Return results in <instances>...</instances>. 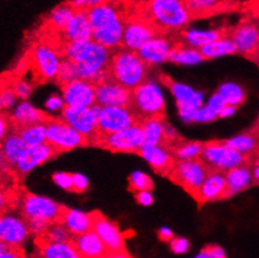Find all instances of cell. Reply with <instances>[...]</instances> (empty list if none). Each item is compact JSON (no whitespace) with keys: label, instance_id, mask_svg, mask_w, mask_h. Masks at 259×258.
Here are the masks:
<instances>
[{"label":"cell","instance_id":"cell-45","mask_svg":"<svg viewBox=\"0 0 259 258\" xmlns=\"http://www.w3.org/2000/svg\"><path fill=\"white\" fill-rule=\"evenodd\" d=\"M154 189V183L153 180L148 175L143 172H133L128 177V191L141 192V191H150Z\"/></svg>","mask_w":259,"mask_h":258},{"label":"cell","instance_id":"cell-16","mask_svg":"<svg viewBox=\"0 0 259 258\" xmlns=\"http://www.w3.org/2000/svg\"><path fill=\"white\" fill-rule=\"evenodd\" d=\"M159 80L171 92L177 101V107H178L179 114L182 119L186 122H190V117L197 110L198 108L202 107L203 103V94L194 92L192 88L186 84L177 83L169 75L159 74Z\"/></svg>","mask_w":259,"mask_h":258},{"label":"cell","instance_id":"cell-46","mask_svg":"<svg viewBox=\"0 0 259 258\" xmlns=\"http://www.w3.org/2000/svg\"><path fill=\"white\" fill-rule=\"evenodd\" d=\"M13 74V89H14L15 94H17L18 99H22V101H26V99L30 97L31 92L35 88L33 83L30 80H28L26 78L19 77V75Z\"/></svg>","mask_w":259,"mask_h":258},{"label":"cell","instance_id":"cell-59","mask_svg":"<svg viewBox=\"0 0 259 258\" xmlns=\"http://www.w3.org/2000/svg\"><path fill=\"white\" fill-rule=\"evenodd\" d=\"M226 105V102H224V99L222 98L221 96H219L218 93L214 94L212 98L209 99V102H208V108H210V109L213 110V112H215L217 114H219V112L222 110V108Z\"/></svg>","mask_w":259,"mask_h":258},{"label":"cell","instance_id":"cell-4","mask_svg":"<svg viewBox=\"0 0 259 258\" xmlns=\"http://www.w3.org/2000/svg\"><path fill=\"white\" fill-rule=\"evenodd\" d=\"M149 65L142 59L138 52L124 47L114 48L108 64V75L125 88L133 89L144 83Z\"/></svg>","mask_w":259,"mask_h":258},{"label":"cell","instance_id":"cell-53","mask_svg":"<svg viewBox=\"0 0 259 258\" xmlns=\"http://www.w3.org/2000/svg\"><path fill=\"white\" fill-rule=\"evenodd\" d=\"M12 131V122H10V115L7 112H0V144L3 143L8 134Z\"/></svg>","mask_w":259,"mask_h":258},{"label":"cell","instance_id":"cell-35","mask_svg":"<svg viewBox=\"0 0 259 258\" xmlns=\"http://www.w3.org/2000/svg\"><path fill=\"white\" fill-rule=\"evenodd\" d=\"M177 34V33H176ZM178 38V35H177ZM169 62L177 63V64H197V63L205 60L203 54L200 53L199 48H193L188 47L178 38L176 46L173 47L168 55Z\"/></svg>","mask_w":259,"mask_h":258},{"label":"cell","instance_id":"cell-63","mask_svg":"<svg viewBox=\"0 0 259 258\" xmlns=\"http://www.w3.org/2000/svg\"><path fill=\"white\" fill-rule=\"evenodd\" d=\"M254 62H255V63H257V64L259 65V55H258V57H257V58H255V59H254Z\"/></svg>","mask_w":259,"mask_h":258},{"label":"cell","instance_id":"cell-47","mask_svg":"<svg viewBox=\"0 0 259 258\" xmlns=\"http://www.w3.org/2000/svg\"><path fill=\"white\" fill-rule=\"evenodd\" d=\"M20 180L15 175V170L8 164L7 159H5L4 153H3V149L0 147V183H17Z\"/></svg>","mask_w":259,"mask_h":258},{"label":"cell","instance_id":"cell-12","mask_svg":"<svg viewBox=\"0 0 259 258\" xmlns=\"http://www.w3.org/2000/svg\"><path fill=\"white\" fill-rule=\"evenodd\" d=\"M20 214L23 218H43L52 223L63 225L67 207L57 203L47 197L36 196L25 189L19 204Z\"/></svg>","mask_w":259,"mask_h":258},{"label":"cell","instance_id":"cell-64","mask_svg":"<svg viewBox=\"0 0 259 258\" xmlns=\"http://www.w3.org/2000/svg\"><path fill=\"white\" fill-rule=\"evenodd\" d=\"M254 127H257V128H259V118H258L257 123H255V124H254Z\"/></svg>","mask_w":259,"mask_h":258},{"label":"cell","instance_id":"cell-18","mask_svg":"<svg viewBox=\"0 0 259 258\" xmlns=\"http://www.w3.org/2000/svg\"><path fill=\"white\" fill-rule=\"evenodd\" d=\"M95 102L100 107L104 105H119V107H128L131 102L132 89L120 85L117 81L105 75L98 81H95Z\"/></svg>","mask_w":259,"mask_h":258},{"label":"cell","instance_id":"cell-6","mask_svg":"<svg viewBox=\"0 0 259 258\" xmlns=\"http://www.w3.org/2000/svg\"><path fill=\"white\" fill-rule=\"evenodd\" d=\"M128 108L138 124L149 119H165L164 98L159 87L154 83H142L132 89Z\"/></svg>","mask_w":259,"mask_h":258},{"label":"cell","instance_id":"cell-25","mask_svg":"<svg viewBox=\"0 0 259 258\" xmlns=\"http://www.w3.org/2000/svg\"><path fill=\"white\" fill-rule=\"evenodd\" d=\"M54 119V115L48 114L40 109H36L29 102L23 101L15 107V110L13 114H10V122H12V129H19L28 125L39 124H48L49 122Z\"/></svg>","mask_w":259,"mask_h":258},{"label":"cell","instance_id":"cell-7","mask_svg":"<svg viewBox=\"0 0 259 258\" xmlns=\"http://www.w3.org/2000/svg\"><path fill=\"white\" fill-rule=\"evenodd\" d=\"M142 0L137 4L136 10L126 18L124 26L121 47L131 51H138L148 40L157 36L168 35V31L155 24L142 10Z\"/></svg>","mask_w":259,"mask_h":258},{"label":"cell","instance_id":"cell-29","mask_svg":"<svg viewBox=\"0 0 259 258\" xmlns=\"http://www.w3.org/2000/svg\"><path fill=\"white\" fill-rule=\"evenodd\" d=\"M74 13H75V9L71 7L69 0H68V2L57 5L54 9H52L47 15H44L43 22L39 25L49 29V30L59 31V33L64 34L65 28H67L68 23L70 22Z\"/></svg>","mask_w":259,"mask_h":258},{"label":"cell","instance_id":"cell-58","mask_svg":"<svg viewBox=\"0 0 259 258\" xmlns=\"http://www.w3.org/2000/svg\"><path fill=\"white\" fill-rule=\"evenodd\" d=\"M134 197H136L137 202H138L139 204H142V206H150V204L153 203V201H154L150 191L136 192V193H134Z\"/></svg>","mask_w":259,"mask_h":258},{"label":"cell","instance_id":"cell-39","mask_svg":"<svg viewBox=\"0 0 259 258\" xmlns=\"http://www.w3.org/2000/svg\"><path fill=\"white\" fill-rule=\"evenodd\" d=\"M199 51L205 58V60L213 59V58L221 57V55H231L238 53L237 47L234 46V43L228 36H224V38L217 39L212 43L205 44V46L200 47Z\"/></svg>","mask_w":259,"mask_h":258},{"label":"cell","instance_id":"cell-26","mask_svg":"<svg viewBox=\"0 0 259 258\" xmlns=\"http://www.w3.org/2000/svg\"><path fill=\"white\" fill-rule=\"evenodd\" d=\"M70 243L80 257L85 258H100L109 257V251L103 243L100 237L93 230L88 232L79 234V236H71Z\"/></svg>","mask_w":259,"mask_h":258},{"label":"cell","instance_id":"cell-11","mask_svg":"<svg viewBox=\"0 0 259 258\" xmlns=\"http://www.w3.org/2000/svg\"><path fill=\"white\" fill-rule=\"evenodd\" d=\"M47 142L60 153L73 151L79 147H91L87 136L71 127L62 117H54L47 124Z\"/></svg>","mask_w":259,"mask_h":258},{"label":"cell","instance_id":"cell-9","mask_svg":"<svg viewBox=\"0 0 259 258\" xmlns=\"http://www.w3.org/2000/svg\"><path fill=\"white\" fill-rule=\"evenodd\" d=\"M210 172L212 169L203 162L200 157L177 159L176 164L166 178L177 186H181L187 193L193 197Z\"/></svg>","mask_w":259,"mask_h":258},{"label":"cell","instance_id":"cell-1","mask_svg":"<svg viewBox=\"0 0 259 258\" xmlns=\"http://www.w3.org/2000/svg\"><path fill=\"white\" fill-rule=\"evenodd\" d=\"M141 0H104L88 12L92 40L108 47H121L126 18L134 12Z\"/></svg>","mask_w":259,"mask_h":258},{"label":"cell","instance_id":"cell-2","mask_svg":"<svg viewBox=\"0 0 259 258\" xmlns=\"http://www.w3.org/2000/svg\"><path fill=\"white\" fill-rule=\"evenodd\" d=\"M114 48H108L94 40L71 41L64 57L74 63L78 78L95 83L108 74V64Z\"/></svg>","mask_w":259,"mask_h":258},{"label":"cell","instance_id":"cell-28","mask_svg":"<svg viewBox=\"0 0 259 258\" xmlns=\"http://www.w3.org/2000/svg\"><path fill=\"white\" fill-rule=\"evenodd\" d=\"M229 26H222V28L213 29V30H177V35L183 41L186 46L193 48H200L208 43L217 40V39L228 36Z\"/></svg>","mask_w":259,"mask_h":258},{"label":"cell","instance_id":"cell-42","mask_svg":"<svg viewBox=\"0 0 259 258\" xmlns=\"http://www.w3.org/2000/svg\"><path fill=\"white\" fill-rule=\"evenodd\" d=\"M217 93L224 99L226 104L238 105L243 104L245 101V92L240 85L236 83H224L219 87Z\"/></svg>","mask_w":259,"mask_h":258},{"label":"cell","instance_id":"cell-54","mask_svg":"<svg viewBox=\"0 0 259 258\" xmlns=\"http://www.w3.org/2000/svg\"><path fill=\"white\" fill-rule=\"evenodd\" d=\"M169 244H170L171 252L177 254L186 253L189 249V242L186 238H182V237H173Z\"/></svg>","mask_w":259,"mask_h":258},{"label":"cell","instance_id":"cell-49","mask_svg":"<svg viewBox=\"0 0 259 258\" xmlns=\"http://www.w3.org/2000/svg\"><path fill=\"white\" fill-rule=\"evenodd\" d=\"M25 220V218H24ZM26 225H28L29 231L30 233L35 234V236H39V234H43L49 230V227L54 223H52L50 221L43 220V218H26L25 220Z\"/></svg>","mask_w":259,"mask_h":258},{"label":"cell","instance_id":"cell-55","mask_svg":"<svg viewBox=\"0 0 259 258\" xmlns=\"http://www.w3.org/2000/svg\"><path fill=\"white\" fill-rule=\"evenodd\" d=\"M104 0H69L71 7L75 10H89Z\"/></svg>","mask_w":259,"mask_h":258},{"label":"cell","instance_id":"cell-32","mask_svg":"<svg viewBox=\"0 0 259 258\" xmlns=\"http://www.w3.org/2000/svg\"><path fill=\"white\" fill-rule=\"evenodd\" d=\"M227 186L229 197L247 189L253 183V175L250 165H239L226 172Z\"/></svg>","mask_w":259,"mask_h":258},{"label":"cell","instance_id":"cell-17","mask_svg":"<svg viewBox=\"0 0 259 258\" xmlns=\"http://www.w3.org/2000/svg\"><path fill=\"white\" fill-rule=\"evenodd\" d=\"M138 124L128 107L104 105L100 107L98 127L100 134H110Z\"/></svg>","mask_w":259,"mask_h":258},{"label":"cell","instance_id":"cell-30","mask_svg":"<svg viewBox=\"0 0 259 258\" xmlns=\"http://www.w3.org/2000/svg\"><path fill=\"white\" fill-rule=\"evenodd\" d=\"M64 36L69 43L71 41L91 40L92 28L89 24L88 12L87 10H75L64 30Z\"/></svg>","mask_w":259,"mask_h":258},{"label":"cell","instance_id":"cell-19","mask_svg":"<svg viewBox=\"0 0 259 258\" xmlns=\"http://www.w3.org/2000/svg\"><path fill=\"white\" fill-rule=\"evenodd\" d=\"M199 206L209 202H218L229 198L228 186H227L226 172L222 170H212L203 182L202 186L193 196Z\"/></svg>","mask_w":259,"mask_h":258},{"label":"cell","instance_id":"cell-15","mask_svg":"<svg viewBox=\"0 0 259 258\" xmlns=\"http://www.w3.org/2000/svg\"><path fill=\"white\" fill-rule=\"evenodd\" d=\"M228 38L237 47V52L253 60L259 48V24L252 18L245 17L237 25L229 26Z\"/></svg>","mask_w":259,"mask_h":258},{"label":"cell","instance_id":"cell-21","mask_svg":"<svg viewBox=\"0 0 259 258\" xmlns=\"http://www.w3.org/2000/svg\"><path fill=\"white\" fill-rule=\"evenodd\" d=\"M177 40L178 38H177L176 31H171L168 35L150 39L147 43L143 44L137 52L148 65L159 64L168 60L169 53L176 46Z\"/></svg>","mask_w":259,"mask_h":258},{"label":"cell","instance_id":"cell-5","mask_svg":"<svg viewBox=\"0 0 259 258\" xmlns=\"http://www.w3.org/2000/svg\"><path fill=\"white\" fill-rule=\"evenodd\" d=\"M142 10L168 33L181 30L193 20L186 0H148L142 3Z\"/></svg>","mask_w":259,"mask_h":258},{"label":"cell","instance_id":"cell-22","mask_svg":"<svg viewBox=\"0 0 259 258\" xmlns=\"http://www.w3.org/2000/svg\"><path fill=\"white\" fill-rule=\"evenodd\" d=\"M30 231L25 220L10 212L0 214V241L12 246H23L28 239Z\"/></svg>","mask_w":259,"mask_h":258},{"label":"cell","instance_id":"cell-62","mask_svg":"<svg viewBox=\"0 0 259 258\" xmlns=\"http://www.w3.org/2000/svg\"><path fill=\"white\" fill-rule=\"evenodd\" d=\"M237 110V107L236 105H231V104H226L223 108H222V110L219 112L218 114V118H226V117H229V115L234 114Z\"/></svg>","mask_w":259,"mask_h":258},{"label":"cell","instance_id":"cell-20","mask_svg":"<svg viewBox=\"0 0 259 258\" xmlns=\"http://www.w3.org/2000/svg\"><path fill=\"white\" fill-rule=\"evenodd\" d=\"M59 154L62 153L53 146H50L48 142L36 144V146L26 147L19 163L15 167V175L19 180H22L24 176L28 175L34 168L48 162L49 159H53Z\"/></svg>","mask_w":259,"mask_h":258},{"label":"cell","instance_id":"cell-10","mask_svg":"<svg viewBox=\"0 0 259 258\" xmlns=\"http://www.w3.org/2000/svg\"><path fill=\"white\" fill-rule=\"evenodd\" d=\"M92 230L94 231L109 251V257H131L125 247L129 234L121 232L118 225L105 217L99 210H92Z\"/></svg>","mask_w":259,"mask_h":258},{"label":"cell","instance_id":"cell-23","mask_svg":"<svg viewBox=\"0 0 259 258\" xmlns=\"http://www.w3.org/2000/svg\"><path fill=\"white\" fill-rule=\"evenodd\" d=\"M60 89L64 96L65 104L74 107H92L97 104L94 84L91 81L76 78L60 87Z\"/></svg>","mask_w":259,"mask_h":258},{"label":"cell","instance_id":"cell-24","mask_svg":"<svg viewBox=\"0 0 259 258\" xmlns=\"http://www.w3.org/2000/svg\"><path fill=\"white\" fill-rule=\"evenodd\" d=\"M137 154L144 158L153 168V170L163 177H168L177 160V158L168 149L160 146L142 147Z\"/></svg>","mask_w":259,"mask_h":258},{"label":"cell","instance_id":"cell-60","mask_svg":"<svg viewBox=\"0 0 259 258\" xmlns=\"http://www.w3.org/2000/svg\"><path fill=\"white\" fill-rule=\"evenodd\" d=\"M64 102H63L58 96H52L46 103L48 109L52 110V112H55L57 109H62V108L64 107Z\"/></svg>","mask_w":259,"mask_h":258},{"label":"cell","instance_id":"cell-44","mask_svg":"<svg viewBox=\"0 0 259 258\" xmlns=\"http://www.w3.org/2000/svg\"><path fill=\"white\" fill-rule=\"evenodd\" d=\"M76 78H78V73H76V68L74 63L70 59H68V58H60L57 77L54 79L55 83L60 88V87L65 85V84Z\"/></svg>","mask_w":259,"mask_h":258},{"label":"cell","instance_id":"cell-48","mask_svg":"<svg viewBox=\"0 0 259 258\" xmlns=\"http://www.w3.org/2000/svg\"><path fill=\"white\" fill-rule=\"evenodd\" d=\"M53 182L57 186L62 187L64 191L70 192V193H75L74 189V173H67V172H58L53 175Z\"/></svg>","mask_w":259,"mask_h":258},{"label":"cell","instance_id":"cell-14","mask_svg":"<svg viewBox=\"0 0 259 258\" xmlns=\"http://www.w3.org/2000/svg\"><path fill=\"white\" fill-rule=\"evenodd\" d=\"M99 112L100 105L98 104L92 107H74V105L64 104L60 117L69 123L71 127L88 137L91 147H94L95 141L100 136L99 127H98Z\"/></svg>","mask_w":259,"mask_h":258},{"label":"cell","instance_id":"cell-38","mask_svg":"<svg viewBox=\"0 0 259 258\" xmlns=\"http://www.w3.org/2000/svg\"><path fill=\"white\" fill-rule=\"evenodd\" d=\"M144 141L143 147L145 146H162L164 141L165 119H149L142 123Z\"/></svg>","mask_w":259,"mask_h":258},{"label":"cell","instance_id":"cell-61","mask_svg":"<svg viewBox=\"0 0 259 258\" xmlns=\"http://www.w3.org/2000/svg\"><path fill=\"white\" fill-rule=\"evenodd\" d=\"M158 238L160 239L162 242H170L171 239H173L174 234L171 232L170 230H168V228H160V230H158Z\"/></svg>","mask_w":259,"mask_h":258},{"label":"cell","instance_id":"cell-27","mask_svg":"<svg viewBox=\"0 0 259 258\" xmlns=\"http://www.w3.org/2000/svg\"><path fill=\"white\" fill-rule=\"evenodd\" d=\"M192 19H204L234 9L233 0H186Z\"/></svg>","mask_w":259,"mask_h":258},{"label":"cell","instance_id":"cell-8","mask_svg":"<svg viewBox=\"0 0 259 258\" xmlns=\"http://www.w3.org/2000/svg\"><path fill=\"white\" fill-rule=\"evenodd\" d=\"M199 157L210 169L222 172H227L239 165L252 164V157L231 148L224 141L205 142Z\"/></svg>","mask_w":259,"mask_h":258},{"label":"cell","instance_id":"cell-56","mask_svg":"<svg viewBox=\"0 0 259 258\" xmlns=\"http://www.w3.org/2000/svg\"><path fill=\"white\" fill-rule=\"evenodd\" d=\"M88 187L89 182L85 176L74 173V189H75V193H83V192L88 189Z\"/></svg>","mask_w":259,"mask_h":258},{"label":"cell","instance_id":"cell-40","mask_svg":"<svg viewBox=\"0 0 259 258\" xmlns=\"http://www.w3.org/2000/svg\"><path fill=\"white\" fill-rule=\"evenodd\" d=\"M18 97L13 89V74L0 75V112H7L14 107Z\"/></svg>","mask_w":259,"mask_h":258},{"label":"cell","instance_id":"cell-52","mask_svg":"<svg viewBox=\"0 0 259 258\" xmlns=\"http://www.w3.org/2000/svg\"><path fill=\"white\" fill-rule=\"evenodd\" d=\"M198 257L202 258H223L226 257V251H224L222 247L217 246V244H208L204 248L200 251V253L198 254Z\"/></svg>","mask_w":259,"mask_h":258},{"label":"cell","instance_id":"cell-33","mask_svg":"<svg viewBox=\"0 0 259 258\" xmlns=\"http://www.w3.org/2000/svg\"><path fill=\"white\" fill-rule=\"evenodd\" d=\"M3 149V153H4L5 159H7L8 164L15 170V167L19 163L20 158L26 149V144L24 143L22 137L18 134V132L10 131V133L8 134L7 138L3 141V143L0 144Z\"/></svg>","mask_w":259,"mask_h":258},{"label":"cell","instance_id":"cell-57","mask_svg":"<svg viewBox=\"0 0 259 258\" xmlns=\"http://www.w3.org/2000/svg\"><path fill=\"white\" fill-rule=\"evenodd\" d=\"M245 12H247L248 17L252 18L259 24V0H250L245 5Z\"/></svg>","mask_w":259,"mask_h":258},{"label":"cell","instance_id":"cell-51","mask_svg":"<svg viewBox=\"0 0 259 258\" xmlns=\"http://www.w3.org/2000/svg\"><path fill=\"white\" fill-rule=\"evenodd\" d=\"M215 118H218V114L210 108H198L190 117V122H212Z\"/></svg>","mask_w":259,"mask_h":258},{"label":"cell","instance_id":"cell-37","mask_svg":"<svg viewBox=\"0 0 259 258\" xmlns=\"http://www.w3.org/2000/svg\"><path fill=\"white\" fill-rule=\"evenodd\" d=\"M224 143L231 148L242 152L252 158L259 152V138L252 132H247V133L239 134L234 138L227 139L224 141Z\"/></svg>","mask_w":259,"mask_h":258},{"label":"cell","instance_id":"cell-3","mask_svg":"<svg viewBox=\"0 0 259 258\" xmlns=\"http://www.w3.org/2000/svg\"><path fill=\"white\" fill-rule=\"evenodd\" d=\"M60 57L49 46L33 39L13 73L26 78L34 85L54 80L59 68Z\"/></svg>","mask_w":259,"mask_h":258},{"label":"cell","instance_id":"cell-36","mask_svg":"<svg viewBox=\"0 0 259 258\" xmlns=\"http://www.w3.org/2000/svg\"><path fill=\"white\" fill-rule=\"evenodd\" d=\"M63 225L70 231L73 236H79V234L88 232V231L92 230L91 213H84L80 212V210L71 209V208L67 207Z\"/></svg>","mask_w":259,"mask_h":258},{"label":"cell","instance_id":"cell-13","mask_svg":"<svg viewBox=\"0 0 259 258\" xmlns=\"http://www.w3.org/2000/svg\"><path fill=\"white\" fill-rule=\"evenodd\" d=\"M143 141L144 134L142 124H136L115 133L100 134L95 141L94 147L107 149L113 153L137 154L143 147Z\"/></svg>","mask_w":259,"mask_h":258},{"label":"cell","instance_id":"cell-43","mask_svg":"<svg viewBox=\"0 0 259 258\" xmlns=\"http://www.w3.org/2000/svg\"><path fill=\"white\" fill-rule=\"evenodd\" d=\"M203 142H193L183 139L178 146L174 147L171 149L170 153L177 158V159H190V158L199 157L200 152H202Z\"/></svg>","mask_w":259,"mask_h":258},{"label":"cell","instance_id":"cell-31","mask_svg":"<svg viewBox=\"0 0 259 258\" xmlns=\"http://www.w3.org/2000/svg\"><path fill=\"white\" fill-rule=\"evenodd\" d=\"M39 257L47 258H79L76 249L70 242H47L35 237L34 239Z\"/></svg>","mask_w":259,"mask_h":258},{"label":"cell","instance_id":"cell-34","mask_svg":"<svg viewBox=\"0 0 259 258\" xmlns=\"http://www.w3.org/2000/svg\"><path fill=\"white\" fill-rule=\"evenodd\" d=\"M25 191L19 182L12 184L0 183V214L19 208L20 199Z\"/></svg>","mask_w":259,"mask_h":258},{"label":"cell","instance_id":"cell-50","mask_svg":"<svg viewBox=\"0 0 259 258\" xmlns=\"http://www.w3.org/2000/svg\"><path fill=\"white\" fill-rule=\"evenodd\" d=\"M25 256L23 246H12L0 241V258H18Z\"/></svg>","mask_w":259,"mask_h":258},{"label":"cell","instance_id":"cell-41","mask_svg":"<svg viewBox=\"0 0 259 258\" xmlns=\"http://www.w3.org/2000/svg\"><path fill=\"white\" fill-rule=\"evenodd\" d=\"M13 131L18 132L24 143L28 147L36 146L47 142V124L39 123V124L28 125V127H23L19 129H13Z\"/></svg>","mask_w":259,"mask_h":258}]
</instances>
